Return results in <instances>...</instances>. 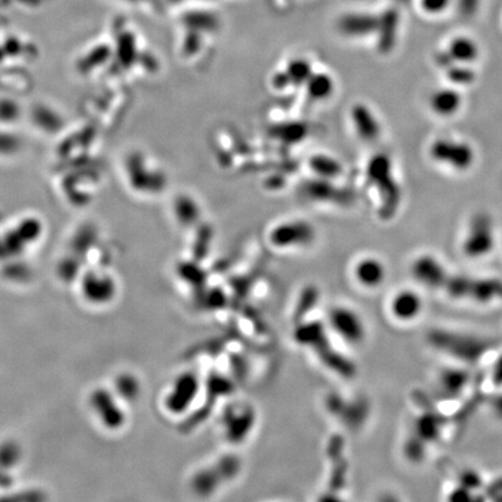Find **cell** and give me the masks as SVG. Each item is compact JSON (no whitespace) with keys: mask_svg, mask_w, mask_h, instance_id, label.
I'll list each match as a JSON object with an SVG mask.
<instances>
[{"mask_svg":"<svg viewBox=\"0 0 502 502\" xmlns=\"http://www.w3.org/2000/svg\"><path fill=\"white\" fill-rule=\"evenodd\" d=\"M366 177L379 199V215L390 220L397 214L402 201V190L395 177L393 160L387 153H378L370 158Z\"/></svg>","mask_w":502,"mask_h":502,"instance_id":"obj_1","label":"cell"},{"mask_svg":"<svg viewBox=\"0 0 502 502\" xmlns=\"http://www.w3.org/2000/svg\"><path fill=\"white\" fill-rule=\"evenodd\" d=\"M442 292L457 301L484 306L502 300V280L495 277L450 275Z\"/></svg>","mask_w":502,"mask_h":502,"instance_id":"obj_2","label":"cell"},{"mask_svg":"<svg viewBox=\"0 0 502 502\" xmlns=\"http://www.w3.org/2000/svg\"><path fill=\"white\" fill-rule=\"evenodd\" d=\"M331 330L345 344L351 347L362 345L367 338L365 319L358 310L347 305H338L331 308L328 315Z\"/></svg>","mask_w":502,"mask_h":502,"instance_id":"obj_3","label":"cell"},{"mask_svg":"<svg viewBox=\"0 0 502 502\" xmlns=\"http://www.w3.org/2000/svg\"><path fill=\"white\" fill-rule=\"evenodd\" d=\"M429 156L436 163L465 172L473 167L476 150L470 143L451 137H439L429 146Z\"/></svg>","mask_w":502,"mask_h":502,"instance_id":"obj_4","label":"cell"},{"mask_svg":"<svg viewBox=\"0 0 502 502\" xmlns=\"http://www.w3.org/2000/svg\"><path fill=\"white\" fill-rule=\"evenodd\" d=\"M494 225L486 214H478L471 220L470 226L462 242V252L470 259L487 257L494 250Z\"/></svg>","mask_w":502,"mask_h":502,"instance_id":"obj_5","label":"cell"},{"mask_svg":"<svg viewBox=\"0 0 502 502\" xmlns=\"http://www.w3.org/2000/svg\"><path fill=\"white\" fill-rule=\"evenodd\" d=\"M387 310L397 324H413L421 319L425 310V300L420 287L404 286L390 296Z\"/></svg>","mask_w":502,"mask_h":502,"instance_id":"obj_6","label":"cell"},{"mask_svg":"<svg viewBox=\"0 0 502 502\" xmlns=\"http://www.w3.org/2000/svg\"><path fill=\"white\" fill-rule=\"evenodd\" d=\"M411 275L420 289L443 291L450 273L446 264L432 254H421L411 264Z\"/></svg>","mask_w":502,"mask_h":502,"instance_id":"obj_7","label":"cell"},{"mask_svg":"<svg viewBox=\"0 0 502 502\" xmlns=\"http://www.w3.org/2000/svg\"><path fill=\"white\" fill-rule=\"evenodd\" d=\"M200 390V380L195 373L183 372L174 378L164 397V407L170 414L181 415L195 404Z\"/></svg>","mask_w":502,"mask_h":502,"instance_id":"obj_8","label":"cell"},{"mask_svg":"<svg viewBox=\"0 0 502 502\" xmlns=\"http://www.w3.org/2000/svg\"><path fill=\"white\" fill-rule=\"evenodd\" d=\"M89 400L92 411L96 413L105 428L118 430L123 427L127 418L116 394L107 388L99 387L92 390Z\"/></svg>","mask_w":502,"mask_h":502,"instance_id":"obj_9","label":"cell"},{"mask_svg":"<svg viewBox=\"0 0 502 502\" xmlns=\"http://www.w3.org/2000/svg\"><path fill=\"white\" fill-rule=\"evenodd\" d=\"M315 230L310 222L296 220L282 222L275 226L270 234V242L280 249L305 248L313 243Z\"/></svg>","mask_w":502,"mask_h":502,"instance_id":"obj_10","label":"cell"},{"mask_svg":"<svg viewBox=\"0 0 502 502\" xmlns=\"http://www.w3.org/2000/svg\"><path fill=\"white\" fill-rule=\"evenodd\" d=\"M116 284L114 279L107 275L89 272L80 282V292L84 299L92 305H106L114 299L116 294Z\"/></svg>","mask_w":502,"mask_h":502,"instance_id":"obj_11","label":"cell"},{"mask_svg":"<svg viewBox=\"0 0 502 502\" xmlns=\"http://www.w3.org/2000/svg\"><path fill=\"white\" fill-rule=\"evenodd\" d=\"M355 282L362 289L376 291L386 282L387 266L380 258L376 256H364L356 261L352 268Z\"/></svg>","mask_w":502,"mask_h":502,"instance_id":"obj_12","label":"cell"},{"mask_svg":"<svg viewBox=\"0 0 502 502\" xmlns=\"http://www.w3.org/2000/svg\"><path fill=\"white\" fill-rule=\"evenodd\" d=\"M350 120L363 142L374 143L381 136V123L374 112L365 104H356L350 109Z\"/></svg>","mask_w":502,"mask_h":502,"instance_id":"obj_13","label":"cell"},{"mask_svg":"<svg viewBox=\"0 0 502 502\" xmlns=\"http://www.w3.org/2000/svg\"><path fill=\"white\" fill-rule=\"evenodd\" d=\"M463 106V96L452 86L439 87L429 97V107L441 118H451Z\"/></svg>","mask_w":502,"mask_h":502,"instance_id":"obj_14","label":"cell"},{"mask_svg":"<svg viewBox=\"0 0 502 502\" xmlns=\"http://www.w3.org/2000/svg\"><path fill=\"white\" fill-rule=\"evenodd\" d=\"M379 15L370 13L345 14L338 21V29L342 34L353 38H362L376 34Z\"/></svg>","mask_w":502,"mask_h":502,"instance_id":"obj_15","label":"cell"},{"mask_svg":"<svg viewBox=\"0 0 502 502\" xmlns=\"http://www.w3.org/2000/svg\"><path fill=\"white\" fill-rule=\"evenodd\" d=\"M399 24H400L399 13L394 8L385 10L381 15H379L376 34L378 36L376 47L380 52L388 54L393 50L397 43Z\"/></svg>","mask_w":502,"mask_h":502,"instance_id":"obj_16","label":"cell"},{"mask_svg":"<svg viewBox=\"0 0 502 502\" xmlns=\"http://www.w3.org/2000/svg\"><path fill=\"white\" fill-rule=\"evenodd\" d=\"M446 52L451 62L471 66L479 59L480 49L473 38L460 35L449 42Z\"/></svg>","mask_w":502,"mask_h":502,"instance_id":"obj_17","label":"cell"},{"mask_svg":"<svg viewBox=\"0 0 502 502\" xmlns=\"http://www.w3.org/2000/svg\"><path fill=\"white\" fill-rule=\"evenodd\" d=\"M305 193L314 200H326V201L333 200V201L345 202L349 198V195H345V192L334 188L329 179L310 183L305 188Z\"/></svg>","mask_w":502,"mask_h":502,"instance_id":"obj_18","label":"cell"},{"mask_svg":"<svg viewBox=\"0 0 502 502\" xmlns=\"http://www.w3.org/2000/svg\"><path fill=\"white\" fill-rule=\"evenodd\" d=\"M310 170L321 179H334L343 172V167L334 157L328 155H315L310 160Z\"/></svg>","mask_w":502,"mask_h":502,"instance_id":"obj_19","label":"cell"},{"mask_svg":"<svg viewBox=\"0 0 502 502\" xmlns=\"http://www.w3.org/2000/svg\"><path fill=\"white\" fill-rule=\"evenodd\" d=\"M308 94L315 100H324L334 93L335 83L328 73H312L305 84Z\"/></svg>","mask_w":502,"mask_h":502,"instance_id":"obj_20","label":"cell"},{"mask_svg":"<svg viewBox=\"0 0 502 502\" xmlns=\"http://www.w3.org/2000/svg\"><path fill=\"white\" fill-rule=\"evenodd\" d=\"M174 215L177 216L178 222L190 226L198 221L200 218V208L198 204L190 195H179L174 201Z\"/></svg>","mask_w":502,"mask_h":502,"instance_id":"obj_21","label":"cell"},{"mask_svg":"<svg viewBox=\"0 0 502 502\" xmlns=\"http://www.w3.org/2000/svg\"><path fill=\"white\" fill-rule=\"evenodd\" d=\"M183 22L190 29L197 31H213L219 26V21L215 15L208 12H188L184 14Z\"/></svg>","mask_w":502,"mask_h":502,"instance_id":"obj_22","label":"cell"},{"mask_svg":"<svg viewBox=\"0 0 502 502\" xmlns=\"http://www.w3.org/2000/svg\"><path fill=\"white\" fill-rule=\"evenodd\" d=\"M286 76L289 78V85H305L313 73L310 63L306 59H292L286 68Z\"/></svg>","mask_w":502,"mask_h":502,"instance_id":"obj_23","label":"cell"},{"mask_svg":"<svg viewBox=\"0 0 502 502\" xmlns=\"http://www.w3.org/2000/svg\"><path fill=\"white\" fill-rule=\"evenodd\" d=\"M460 380H467L466 374L462 370H446L443 371L442 376L439 378V386L442 388L443 392L450 395L460 393L462 390L466 388L465 381Z\"/></svg>","mask_w":502,"mask_h":502,"instance_id":"obj_24","label":"cell"},{"mask_svg":"<svg viewBox=\"0 0 502 502\" xmlns=\"http://www.w3.org/2000/svg\"><path fill=\"white\" fill-rule=\"evenodd\" d=\"M448 79L457 86L471 85L476 80V73L466 64L453 63L446 69Z\"/></svg>","mask_w":502,"mask_h":502,"instance_id":"obj_25","label":"cell"},{"mask_svg":"<svg viewBox=\"0 0 502 502\" xmlns=\"http://www.w3.org/2000/svg\"><path fill=\"white\" fill-rule=\"evenodd\" d=\"M139 392V383L132 374H120L115 381V394L125 400H132Z\"/></svg>","mask_w":502,"mask_h":502,"instance_id":"obj_26","label":"cell"},{"mask_svg":"<svg viewBox=\"0 0 502 502\" xmlns=\"http://www.w3.org/2000/svg\"><path fill=\"white\" fill-rule=\"evenodd\" d=\"M20 448L17 443L12 441H6L0 444V467L3 470L8 471V469L17 465L20 460Z\"/></svg>","mask_w":502,"mask_h":502,"instance_id":"obj_27","label":"cell"},{"mask_svg":"<svg viewBox=\"0 0 502 502\" xmlns=\"http://www.w3.org/2000/svg\"><path fill=\"white\" fill-rule=\"evenodd\" d=\"M451 0H420L422 10L430 15L441 14L449 7Z\"/></svg>","mask_w":502,"mask_h":502,"instance_id":"obj_28","label":"cell"},{"mask_svg":"<svg viewBox=\"0 0 502 502\" xmlns=\"http://www.w3.org/2000/svg\"><path fill=\"white\" fill-rule=\"evenodd\" d=\"M201 45V40H200V35L199 31H188V34L186 35L184 41V50L186 54H193L197 52Z\"/></svg>","mask_w":502,"mask_h":502,"instance_id":"obj_29","label":"cell"},{"mask_svg":"<svg viewBox=\"0 0 502 502\" xmlns=\"http://www.w3.org/2000/svg\"><path fill=\"white\" fill-rule=\"evenodd\" d=\"M479 0H459L460 12L464 15H472L477 10Z\"/></svg>","mask_w":502,"mask_h":502,"instance_id":"obj_30","label":"cell"},{"mask_svg":"<svg viewBox=\"0 0 502 502\" xmlns=\"http://www.w3.org/2000/svg\"><path fill=\"white\" fill-rule=\"evenodd\" d=\"M492 379L496 385L502 386V356L495 360L494 367L492 370Z\"/></svg>","mask_w":502,"mask_h":502,"instance_id":"obj_31","label":"cell"},{"mask_svg":"<svg viewBox=\"0 0 502 502\" xmlns=\"http://www.w3.org/2000/svg\"><path fill=\"white\" fill-rule=\"evenodd\" d=\"M13 485V478L10 477L8 471L3 470V467H0V488H10Z\"/></svg>","mask_w":502,"mask_h":502,"instance_id":"obj_32","label":"cell"},{"mask_svg":"<svg viewBox=\"0 0 502 502\" xmlns=\"http://www.w3.org/2000/svg\"><path fill=\"white\" fill-rule=\"evenodd\" d=\"M397 1H399L400 3H408L411 0H397Z\"/></svg>","mask_w":502,"mask_h":502,"instance_id":"obj_33","label":"cell"},{"mask_svg":"<svg viewBox=\"0 0 502 502\" xmlns=\"http://www.w3.org/2000/svg\"><path fill=\"white\" fill-rule=\"evenodd\" d=\"M171 1H174V3H179L181 0H171Z\"/></svg>","mask_w":502,"mask_h":502,"instance_id":"obj_34","label":"cell"}]
</instances>
